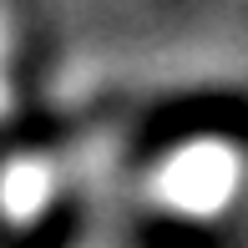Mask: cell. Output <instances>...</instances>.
Here are the masks:
<instances>
[{
  "label": "cell",
  "mask_w": 248,
  "mask_h": 248,
  "mask_svg": "<svg viewBox=\"0 0 248 248\" xmlns=\"http://www.w3.org/2000/svg\"><path fill=\"white\" fill-rule=\"evenodd\" d=\"M223 162H233L228 147L223 152H187L183 162H172L162 172V202H177V208H193V213H208L213 202H223V193H228V183H213V167H223Z\"/></svg>",
  "instance_id": "1"
}]
</instances>
